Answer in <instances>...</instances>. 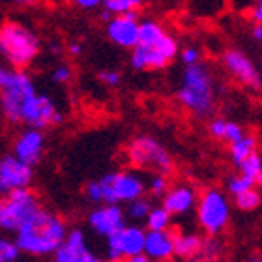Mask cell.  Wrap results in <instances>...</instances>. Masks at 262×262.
Instances as JSON below:
<instances>
[{"mask_svg":"<svg viewBox=\"0 0 262 262\" xmlns=\"http://www.w3.org/2000/svg\"><path fill=\"white\" fill-rule=\"evenodd\" d=\"M66 232L68 229L60 215L39 208L15 230V244L25 255L49 257L64 242Z\"/></svg>","mask_w":262,"mask_h":262,"instance_id":"cell-1","label":"cell"},{"mask_svg":"<svg viewBox=\"0 0 262 262\" xmlns=\"http://www.w3.org/2000/svg\"><path fill=\"white\" fill-rule=\"evenodd\" d=\"M41 43L38 34L27 25L8 21L0 27V56L11 68L25 70L38 58Z\"/></svg>","mask_w":262,"mask_h":262,"instance_id":"cell-2","label":"cell"},{"mask_svg":"<svg viewBox=\"0 0 262 262\" xmlns=\"http://www.w3.org/2000/svg\"><path fill=\"white\" fill-rule=\"evenodd\" d=\"M184 71V82L178 92V101L186 109L195 113L199 118H206L212 115L213 103H215V90H213L212 73L208 71L206 66L193 62L186 64Z\"/></svg>","mask_w":262,"mask_h":262,"instance_id":"cell-3","label":"cell"},{"mask_svg":"<svg viewBox=\"0 0 262 262\" xmlns=\"http://www.w3.org/2000/svg\"><path fill=\"white\" fill-rule=\"evenodd\" d=\"M36 92V84L28 71L0 66V111L10 124H21L23 107Z\"/></svg>","mask_w":262,"mask_h":262,"instance_id":"cell-4","label":"cell"},{"mask_svg":"<svg viewBox=\"0 0 262 262\" xmlns=\"http://www.w3.org/2000/svg\"><path fill=\"white\" fill-rule=\"evenodd\" d=\"M126 156L129 163L139 169L154 170L165 176H169L174 170V161L170 158V154L165 150L161 142H158L152 137H135L127 144Z\"/></svg>","mask_w":262,"mask_h":262,"instance_id":"cell-5","label":"cell"},{"mask_svg":"<svg viewBox=\"0 0 262 262\" xmlns=\"http://www.w3.org/2000/svg\"><path fill=\"white\" fill-rule=\"evenodd\" d=\"M0 201H2V204H0V229L8 230V232H15L28 217H32L41 208L38 196L30 187L13 189Z\"/></svg>","mask_w":262,"mask_h":262,"instance_id":"cell-6","label":"cell"},{"mask_svg":"<svg viewBox=\"0 0 262 262\" xmlns=\"http://www.w3.org/2000/svg\"><path fill=\"white\" fill-rule=\"evenodd\" d=\"M98 182L101 187V202H107V204L129 202L137 196H142L146 191L144 180L129 170L109 172V174L101 176Z\"/></svg>","mask_w":262,"mask_h":262,"instance_id":"cell-7","label":"cell"},{"mask_svg":"<svg viewBox=\"0 0 262 262\" xmlns=\"http://www.w3.org/2000/svg\"><path fill=\"white\" fill-rule=\"evenodd\" d=\"M199 223L210 236L223 232L230 217V206L227 196L217 189H206L199 201Z\"/></svg>","mask_w":262,"mask_h":262,"instance_id":"cell-8","label":"cell"},{"mask_svg":"<svg viewBox=\"0 0 262 262\" xmlns=\"http://www.w3.org/2000/svg\"><path fill=\"white\" fill-rule=\"evenodd\" d=\"M64 122V115L56 109L55 101L45 94H32L21 111V124L28 127L47 129L53 126H60Z\"/></svg>","mask_w":262,"mask_h":262,"instance_id":"cell-9","label":"cell"},{"mask_svg":"<svg viewBox=\"0 0 262 262\" xmlns=\"http://www.w3.org/2000/svg\"><path fill=\"white\" fill-rule=\"evenodd\" d=\"M146 230L137 225H124L122 229L107 236V257L109 260L131 258L137 253H144Z\"/></svg>","mask_w":262,"mask_h":262,"instance_id":"cell-10","label":"cell"},{"mask_svg":"<svg viewBox=\"0 0 262 262\" xmlns=\"http://www.w3.org/2000/svg\"><path fill=\"white\" fill-rule=\"evenodd\" d=\"M34 180V167L17 159L13 154L0 158V196L19 187H30Z\"/></svg>","mask_w":262,"mask_h":262,"instance_id":"cell-11","label":"cell"},{"mask_svg":"<svg viewBox=\"0 0 262 262\" xmlns=\"http://www.w3.org/2000/svg\"><path fill=\"white\" fill-rule=\"evenodd\" d=\"M45 154V135L43 129L38 127H28L25 131H21L17 139L13 141V156L17 159L25 161L30 167L36 165L43 159Z\"/></svg>","mask_w":262,"mask_h":262,"instance_id":"cell-12","label":"cell"},{"mask_svg":"<svg viewBox=\"0 0 262 262\" xmlns=\"http://www.w3.org/2000/svg\"><path fill=\"white\" fill-rule=\"evenodd\" d=\"M53 257L56 262H98V257L88 249L86 238L81 229L68 230L64 242L53 253Z\"/></svg>","mask_w":262,"mask_h":262,"instance_id":"cell-13","label":"cell"},{"mask_svg":"<svg viewBox=\"0 0 262 262\" xmlns=\"http://www.w3.org/2000/svg\"><path fill=\"white\" fill-rule=\"evenodd\" d=\"M223 64L225 68L232 73L240 82H244L246 86H251L255 90L262 88V77L257 71V68L253 66V62L247 58L242 51L238 49H229L223 53Z\"/></svg>","mask_w":262,"mask_h":262,"instance_id":"cell-14","label":"cell"},{"mask_svg":"<svg viewBox=\"0 0 262 262\" xmlns=\"http://www.w3.org/2000/svg\"><path fill=\"white\" fill-rule=\"evenodd\" d=\"M88 225L92 227L96 234L107 238V236H111L113 232H116L126 225V215H124V210L118 204H107L105 202V206H99L94 212H90Z\"/></svg>","mask_w":262,"mask_h":262,"instance_id":"cell-15","label":"cell"},{"mask_svg":"<svg viewBox=\"0 0 262 262\" xmlns=\"http://www.w3.org/2000/svg\"><path fill=\"white\" fill-rule=\"evenodd\" d=\"M107 38L122 49H133L139 43V19L126 15H113L107 21Z\"/></svg>","mask_w":262,"mask_h":262,"instance_id":"cell-16","label":"cell"},{"mask_svg":"<svg viewBox=\"0 0 262 262\" xmlns=\"http://www.w3.org/2000/svg\"><path fill=\"white\" fill-rule=\"evenodd\" d=\"M172 242H174V230H148L144 236V253L150 260H169L174 257Z\"/></svg>","mask_w":262,"mask_h":262,"instance_id":"cell-17","label":"cell"},{"mask_svg":"<svg viewBox=\"0 0 262 262\" xmlns=\"http://www.w3.org/2000/svg\"><path fill=\"white\" fill-rule=\"evenodd\" d=\"M131 68L137 71H146V70H163L169 66V58H165L156 47L150 45L137 43L131 49Z\"/></svg>","mask_w":262,"mask_h":262,"instance_id":"cell-18","label":"cell"},{"mask_svg":"<svg viewBox=\"0 0 262 262\" xmlns=\"http://www.w3.org/2000/svg\"><path fill=\"white\" fill-rule=\"evenodd\" d=\"M193 204H195V191L187 186L172 187L163 195V208L170 215L186 213L187 210H191Z\"/></svg>","mask_w":262,"mask_h":262,"instance_id":"cell-19","label":"cell"},{"mask_svg":"<svg viewBox=\"0 0 262 262\" xmlns=\"http://www.w3.org/2000/svg\"><path fill=\"white\" fill-rule=\"evenodd\" d=\"M172 249H174L176 257L195 258L202 249V240L195 234H178V232H174Z\"/></svg>","mask_w":262,"mask_h":262,"instance_id":"cell-20","label":"cell"},{"mask_svg":"<svg viewBox=\"0 0 262 262\" xmlns=\"http://www.w3.org/2000/svg\"><path fill=\"white\" fill-rule=\"evenodd\" d=\"M255 146H257V141L255 137L251 135H242L238 141L230 142V156H232V161L236 165L242 163L247 156H251L255 152Z\"/></svg>","mask_w":262,"mask_h":262,"instance_id":"cell-21","label":"cell"},{"mask_svg":"<svg viewBox=\"0 0 262 262\" xmlns=\"http://www.w3.org/2000/svg\"><path fill=\"white\" fill-rule=\"evenodd\" d=\"M163 34H165V30L159 23H156V21L139 23V43L154 47L159 39L163 38Z\"/></svg>","mask_w":262,"mask_h":262,"instance_id":"cell-22","label":"cell"},{"mask_svg":"<svg viewBox=\"0 0 262 262\" xmlns=\"http://www.w3.org/2000/svg\"><path fill=\"white\" fill-rule=\"evenodd\" d=\"M146 227L148 230H161L170 227V213L165 210L163 206L150 208V212L146 215Z\"/></svg>","mask_w":262,"mask_h":262,"instance_id":"cell-23","label":"cell"},{"mask_svg":"<svg viewBox=\"0 0 262 262\" xmlns=\"http://www.w3.org/2000/svg\"><path fill=\"white\" fill-rule=\"evenodd\" d=\"M103 10H107L111 15H122L126 11L141 10L142 0H103Z\"/></svg>","mask_w":262,"mask_h":262,"instance_id":"cell-24","label":"cell"},{"mask_svg":"<svg viewBox=\"0 0 262 262\" xmlns=\"http://www.w3.org/2000/svg\"><path fill=\"white\" fill-rule=\"evenodd\" d=\"M234 196H236V206L240 208V210H244V212H249V210L258 208L262 201L260 193H258L255 187H249V189L238 193V195H234Z\"/></svg>","mask_w":262,"mask_h":262,"instance_id":"cell-25","label":"cell"},{"mask_svg":"<svg viewBox=\"0 0 262 262\" xmlns=\"http://www.w3.org/2000/svg\"><path fill=\"white\" fill-rule=\"evenodd\" d=\"M150 201L146 199H142V196H137L133 201H129V208H127V215L131 219H135V221H141V219H146L148 212H150Z\"/></svg>","mask_w":262,"mask_h":262,"instance_id":"cell-26","label":"cell"},{"mask_svg":"<svg viewBox=\"0 0 262 262\" xmlns=\"http://www.w3.org/2000/svg\"><path fill=\"white\" fill-rule=\"evenodd\" d=\"M238 169L242 170V174H246V176H251V178H255V176L258 174L262 170V158L258 156L257 152H253L251 156H247L242 163L236 165Z\"/></svg>","mask_w":262,"mask_h":262,"instance_id":"cell-27","label":"cell"},{"mask_svg":"<svg viewBox=\"0 0 262 262\" xmlns=\"http://www.w3.org/2000/svg\"><path fill=\"white\" fill-rule=\"evenodd\" d=\"M154 47H156V49H158L165 58H169V60H172V58L176 56V53H178V43H176V39L170 38L167 32L163 34V38L159 39Z\"/></svg>","mask_w":262,"mask_h":262,"instance_id":"cell-28","label":"cell"},{"mask_svg":"<svg viewBox=\"0 0 262 262\" xmlns=\"http://www.w3.org/2000/svg\"><path fill=\"white\" fill-rule=\"evenodd\" d=\"M21 251L15 242H10L6 238H0V262H15Z\"/></svg>","mask_w":262,"mask_h":262,"instance_id":"cell-29","label":"cell"},{"mask_svg":"<svg viewBox=\"0 0 262 262\" xmlns=\"http://www.w3.org/2000/svg\"><path fill=\"white\" fill-rule=\"evenodd\" d=\"M249 187H255V178H251V176H232L229 180V191L232 195H238V193L246 191Z\"/></svg>","mask_w":262,"mask_h":262,"instance_id":"cell-30","label":"cell"},{"mask_svg":"<svg viewBox=\"0 0 262 262\" xmlns=\"http://www.w3.org/2000/svg\"><path fill=\"white\" fill-rule=\"evenodd\" d=\"M98 79L101 82H103L105 86H109V88H116L122 82V75L118 73V71H115V70H103V71H99V73H98Z\"/></svg>","mask_w":262,"mask_h":262,"instance_id":"cell-31","label":"cell"},{"mask_svg":"<svg viewBox=\"0 0 262 262\" xmlns=\"http://www.w3.org/2000/svg\"><path fill=\"white\" fill-rule=\"evenodd\" d=\"M51 77H53V81H55L56 84H64V82H68L71 77H73V71H71V68L68 64H60L53 70Z\"/></svg>","mask_w":262,"mask_h":262,"instance_id":"cell-32","label":"cell"},{"mask_svg":"<svg viewBox=\"0 0 262 262\" xmlns=\"http://www.w3.org/2000/svg\"><path fill=\"white\" fill-rule=\"evenodd\" d=\"M167 187H169V182H167V176L165 174H156L150 180V193L152 195H165V191H167Z\"/></svg>","mask_w":262,"mask_h":262,"instance_id":"cell-33","label":"cell"},{"mask_svg":"<svg viewBox=\"0 0 262 262\" xmlns=\"http://www.w3.org/2000/svg\"><path fill=\"white\" fill-rule=\"evenodd\" d=\"M242 135H244V129H242L238 124H234V122H227V124H225V131H223L225 141H229V142L238 141Z\"/></svg>","mask_w":262,"mask_h":262,"instance_id":"cell-34","label":"cell"},{"mask_svg":"<svg viewBox=\"0 0 262 262\" xmlns=\"http://www.w3.org/2000/svg\"><path fill=\"white\" fill-rule=\"evenodd\" d=\"M84 193H86V199L90 202H101V187H99V182L98 180H94L90 182L86 186V189H84Z\"/></svg>","mask_w":262,"mask_h":262,"instance_id":"cell-35","label":"cell"},{"mask_svg":"<svg viewBox=\"0 0 262 262\" xmlns=\"http://www.w3.org/2000/svg\"><path fill=\"white\" fill-rule=\"evenodd\" d=\"M225 124L227 122L223 120V118H213L212 122H210V133H212V137H215V139H223V131H225Z\"/></svg>","mask_w":262,"mask_h":262,"instance_id":"cell-36","label":"cell"},{"mask_svg":"<svg viewBox=\"0 0 262 262\" xmlns=\"http://www.w3.org/2000/svg\"><path fill=\"white\" fill-rule=\"evenodd\" d=\"M202 253H204V257L208 258H213V257H217L219 255V246H217V242L215 240H206V242H202Z\"/></svg>","mask_w":262,"mask_h":262,"instance_id":"cell-37","label":"cell"},{"mask_svg":"<svg viewBox=\"0 0 262 262\" xmlns=\"http://www.w3.org/2000/svg\"><path fill=\"white\" fill-rule=\"evenodd\" d=\"M71 4L79 8V10H96L103 4V0H71Z\"/></svg>","mask_w":262,"mask_h":262,"instance_id":"cell-38","label":"cell"},{"mask_svg":"<svg viewBox=\"0 0 262 262\" xmlns=\"http://www.w3.org/2000/svg\"><path fill=\"white\" fill-rule=\"evenodd\" d=\"M199 56H201L199 49H195V47H187V49L182 53V60L186 62V64H193V62H199Z\"/></svg>","mask_w":262,"mask_h":262,"instance_id":"cell-39","label":"cell"},{"mask_svg":"<svg viewBox=\"0 0 262 262\" xmlns=\"http://www.w3.org/2000/svg\"><path fill=\"white\" fill-rule=\"evenodd\" d=\"M253 19H255V23L262 25V0H257V6L253 10Z\"/></svg>","mask_w":262,"mask_h":262,"instance_id":"cell-40","label":"cell"},{"mask_svg":"<svg viewBox=\"0 0 262 262\" xmlns=\"http://www.w3.org/2000/svg\"><path fill=\"white\" fill-rule=\"evenodd\" d=\"M68 51H70V55L71 56H79L82 53V45L81 43H77V41H71L70 47H68Z\"/></svg>","mask_w":262,"mask_h":262,"instance_id":"cell-41","label":"cell"},{"mask_svg":"<svg viewBox=\"0 0 262 262\" xmlns=\"http://www.w3.org/2000/svg\"><path fill=\"white\" fill-rule=\"evenodd\" d=\"M127 260H131V262H148L150 258L146 257V253H137V255H133V257L127 258Z\"/></svg>","mask_w":262,"mask_h":262,"instance_id":"cell-42","label":"cell"},{"mask_svg":"<svg viewBox=\"0 0 262 262\" xmlns=\"http://www.w3.org/2000/svg\"><path fill=\"white\" fill-rule=\"evenodd\" d=\"M253 38L257 39V41H262V25L260 23H257L255 28H253Z\"/></svg>","mask_w":262,"mask_h":262,"instance_id":"cell-43","label":"cell"},{"mask_svg":"<svg viewBox=\"0 0 262 262\" xmlns=\"http://www.w3.org/2000/svg\"><path fill=\"white\" fill-rule=\"evenodd\" d=\"M10 2H13V4H17V6H28V4H32V0H10Z\"/></svg>","mask_w":262,"mask_h":262,"instance_id":"cell-44","label":"cell"},{"mask_svg":"<svg viewBox=\"0 0 262 262\" xmlns=\"http://www.w3.org/2000/svg\"><path fill=\"white\" fill-rule=\"evenodd\" d=\"M255 184H258V186L262 187V170H260V172H258L257 176H255Z\"/></svg>","mask_w":262,"mask_h":262,"instance_id":"cell-45","label":"cell"},{"mask_svg":"<svg viewBox=\"0 0 262 262\" xmlns=\"http://www.w3.org/2000/svg\"><path fill=\"white\" fill-rule=\"evenodd\" d=\"M260 77H262V68H260Z\"/></svg>","mask_w":262,"mask_h":262,"instance_id":"cell-46","label":"cell"},{"mask_svg":"<svg viewBox=\"0 0 262 262\" xmlns=\"http://www.w3.org/2000/svg\"><path fill=\"white\" fill-rule=\"evenodd\" d=\"M0 204H2V201H0Z\"/></svg>","mask_w":262,"mask_h":262,"instance_id":"cell-47","label":"cell"}]
</instances>
